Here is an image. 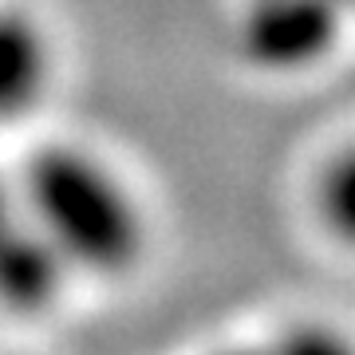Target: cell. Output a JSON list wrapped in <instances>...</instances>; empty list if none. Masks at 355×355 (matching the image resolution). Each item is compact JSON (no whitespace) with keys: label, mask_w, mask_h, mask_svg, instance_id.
Instances as JSON below:
<instances>
[{"label":"cell","mask_w":355,"mask_h":355,"mask_svg":"<svg viewBox=\"0 0 355 355\" xmlns=\"http://www.w3.org/2000/svg\"><path fill=\"white\" fill-rule=\"evenodd\" d=\"M20 205L67 268L123 277L146 253V214L107 158L76 142H44L24 166Z\"/></svg>","instance_id":"1"},{"label":"cell","mask_w":355,"mask_h":355,"mask_svg":"<svg viewBox=\"0 0 355 355\" xmlns=\"http://www.w3.org/2000/svg\"><path fill=\"white\" fill-rule=\"evenodd\" d=\"M340 40V0H245L241 60L265 76H296L328 60Z\"/></svg>","instance_id":"2"},{"label":"cell","mask_w":355,"mask_h":355,"mask_svg":"<svg viewBox=\"0 0 355 355\" xmlns=\"http://www.w3.org/2000/svg\"><path fill=\"white\" fill-rule=\"evenodd\" d=\"M55 79L51 32L20 4H0V127H12L44 103Z\"/></svg>","instance_id":"3"},{"label":"cell","mask_w":355,"mask_h":355,"mask_svg":"<svg viewBox=\"0 0 355 355\" xmlns=\"http://www.w3.org/2000/svg\"><path fill=\"white\" fill-rule=\"evenodd\" d=\"M67 265L48 245L28 214L0 237V304L16 312H40L55 300Z\"/></svg>","instance_id":"4"},{"label":"cell","mask_w":355,"mask_h":355,"mask_svg":"<svg viewBox=\"0 0 355 355\" xmlns=\"http://www.w3.org/2000/svg\"><path fill=\"white\" fill-rule=\"evenodd\" d=\"M316 214L336 241L355 249V142L336 150L320 170Z\"/></svg>","instance_id":"5"},{"label":"cell","mask_w":355,"mask_h":355,"mask_svg":"<svg viewBox=\"0 0 355 355\" xmlns=\"http://www.w3.org/2000/svg\"><path fill=\"white\" fill-rule=\"evenodd\" d=\"M229 355H304V340H300V328H292L277 340L261 343V347H241V352H229Z\"/></svg>","instance_id":"6"},{"label":"cell","mask_w":355,"mask_h":355,"mask_svg":"<svg viewBox=\"0 0 355 355\" xmlns=\"http://www.w3.org/2000/svg\"><path fill=\"white\" fill-rule=\"evenodd\" d=\"M20 217H24L20 193H16L12 186H8V182L0 178V237H4V233H8V229H12L16 221H20Z\"/></svg>","instance_id":"7"}]
</instances>
